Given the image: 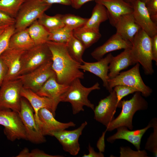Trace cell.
<instances>
[{
    "label": "cell",
    "instance_id": "cell-1",
    "mask_svg": "<svg viewBox=\"0 0 157 157\" xmlns=\"http://www.w3.org/2000/svg\"><path fill=\"white\" fill-rule=\"evenodd\" d=\"M46 43L51 53L52 68L59 83L69 85L76 78H84V74L79 68L81 64L71 56L66 44L49 40Z\"/></svg>",
    "mask_w": 157,
    "mask_h": 157
},
{
    "label": "cell",
    "instance_id": "cell-2",
    "mask_svg": "<svg viewBox=\"0 0 157 157\" xmlns=\"http://www.w3.org/2000/svg\"><path fill=\"white\" fill-rule=\"evenodd\" d=\"M100 89L98 82L87 88L82 85L80 79L76 78L71 83L67 90L60 96L59 101L70 103L74 115L84 111V106L93 110L94 105L88 99V97L92 91Z\"/></svg>",
    "mask_w": 157,
    "mask_h": 157
},
{
    "label": "cell",
    "instance_id": "cell-3",
    "mask_svg": "<svg viewBox=\"0 0 157 157\" xmlns=\"http://www.w3.org/2000/svg\"><path fill=\"white\" fill-rule=\"evenodd\" d=\"M142 96L140 92H136L130 99L121 100L122 111L106 127V131H111L122 126L132 130L133 119L135 113L138 110H146L148 108L147 102Z\"/></svg>",
    "mask_w": 157,
    "mask_h": 157
},
{
    "label": "cell",
    "instance_id": "cell-4",
    "mask_svg": "<svg viewBox=\"0 0 157 157\" xmlns=\"http://www.w3.org/2000/svg\"><path fill=\"white\" fill-rule=\"evenodd\" d=\"M132 44L130 53L132 59L141 65L146 74H152L151 37L140 29L134 36Z\"/></svg>",
    "mask_w": 157,
    "mask_h": 157
},
{
    "label": "cell",
    "instance_id": "cell-5",
    "mask_svg": "<svg viewBox=\"0 0 157 157\" xmlns=\"http://www.w3.org/2000/svg\"><path fill=\"white\" fill-rule=\"evenodd\" d=\"M51 6L41 0H26L15 18V32L26 29Z\"/></svg>",
    "mask_w": 157,
    "mask_h": 157
},
{
    "label": "cell",
    "instance_id": "cell-6",
    "mask_svg": "<svg viewBox=\"0 0 157 157\" xmlns=\"http://www.w3.org/2000/svg\"><path fill=\"white\" fill-rule=\"evenodd\" d=\"M140 64L137 63L130 69L122 72L115 77L108 80L109 93L115 86L123 85L133 88L141 92L142 96L147 97L151 95L152 90L146 85L141 77L140 71Z\"/></svg>",
    "mask_w": 157,
    "mask_h": 157
},
{
    "label": "cell",
    "instance_id": "cell-7",
    "mask_svg": "<svg viewBox=\"0 0 157 157\" xmlns=\"http://www.w3.org/2000/svg\"><path fill=\"white\" fill-rule=\"evenodd\" d=\"M21 68L17 77L34 70L52 60V55L46 43L35 45L24 50L21 57Z\"/></svg>",
    "mask_w": 157,
    "mask_h": 157
},
{
    "label": "cell",
    "instance_id": "cell-8",
    "mask_svg": "<svg viewBox=\"0 0 157 157\" xmlns=\"http://www.w3.org/2000/svg\"><path fill=\"white\" fill-rule=\"evenodd\" d=\"M23 85L19 78L4 81L0 88V110L19 112L20 109L21 91Z\"/></svg>",
    "mask_w": 157,
    "mask_h": 157
},
{
    "label": "cell",
    "instance_id": "cell-9",
    "mask_svg": "<svg viewBox=\"0 0 157 157\" xmlns=\"http://www.w3.org/2000/svg\"><path fill=\"white\" fill-rule=\"evenodd\" d=\"M34 112L28 101L22 97L18 113L26 130V140L33 143H42L46 142V139L36 123Z\"/></svg>",
    "mask_w": 157,
    "mask_h": 157
},
{
    "label": "cell",
    "instance_id": "cell-10",
    "mask_svg": "<svg viewBox=\"0 0 157 157\" xmlns=\"http://www.w3.org/2000/svg\"><path fill=\"white\" fill-rule=\"evenodd\" d=\"M0 125L4 127V133L10 140H26V130L18 112L0 110Z\"/></svg>",
    "mask_w": 157,
    "mask_h": 157
},
{
    "label": "cell",
    "instance_id": "cell-11",
    "mask_svg": "<svg viewBox=\"0 0 157 157\" xmlns=\"http://www.w3.org/2000/svg\"><path fill=\"white\" fill-rule=\"evenodd\" d=\"M52 60L25 74L20 76L19 78L24 88L31 90L35 92L38 91L51 77L56 75L51 66Z\"/></svg>",
    "mask_w": 157,
    "mask_h": 157
},
{
    "label": "cell",
    "instance_id": "cell-12",
    "mask_svg": "<svg viewBox=\"0 0 157 157\" xmlns=\"http://www.w3.org/2000/svg\"><path fill=\"white\" fill-rule=\"evenodd\" d=\"M117 103V96L113 90L105 98L101 99L93 110L94 119L106 127L115 118L114 115L117 107H121Z\"/></svg>",
    "mask_w": 157,
    "mask_h": 157
},
{
    "label": "cell",
    "instance_id": "cell-13",
    "mask_svg": "<svg viewBox=\"0 0 157 157\" xmlns=\"http://www.w3.org/2000/svg\"><path fill=\"white\" fill-rule=\"evenodd\" d=\"M87 124V122L85 121L76 129L69 131L65 129L53 132L51 133L50 135L57 139L65 151L72 155L76 156L80 149L79 138Z\"/></svg>",
    "mask_w": 157,
    "mask_h": 157
},
{
    "label": "cell",
    "instance_id": "cell-14",
    "mask_svg": "<svg viewBox=\"0 0 157 157\" xmlns=\"http://www.w3.org/2000/svg\"><path fill=\"white\" fill-rule=\"evenodd\" d=\"M40 121L39 127L44 136L50 135L52 133L63 130L75 126L72 122L63 123L57 120L51 111L46 108L40 109L38 113Z\"/></svg>",
    "mask_w": 157,
    "mask_h": 157
},
{
    "label": "cell",
    "instance_id": "cell-15",
    "mask_svg": "<svg viewBox=\"0 0 157 157\" xmlns=\"http://www.w3.org/2000/svg\"><path fill=\"white\" fill-rule=\"evenodd\" d=\"M20 94L22 97L27 100L33 108L35 119L38 126L40 121L38 113L40 109L46 108L48 109L55 116L58 104L53 100L48 97L40 96L31 90L23 87L21 90Z\"/></svg>",
    "mask_w": 157,
    "mask_h": 157
},
{
    "label": "cell",
    "instance_id": "cell-16",
    "mask_svg": "<svg viewBox=\"0 0 157 157\" xmlns=\"http://www.w3.org/2000/svg\"><path fill=\"white\" fill-rule=\"evenodd\" d=\"M136 22L151 37L157 34V24L151 19L144 3L135 0L132 3Z\"/></svg>",
    "mask_w": 157,
    "mask_h": 157
},
{
    "label": "cell",
    "instance_id": "cell-17",
    "mask_svg": "<svg viewBox=\"0 0 157 157\" xmlns=\"http://www.w3.org/2000/svg\"><path fill=\"white\" fill-rule=\"evenodd\" d=\"M96 3H100L106 8L110 24L114 26L119 18L124 15L133 13L131 3L124 0H96Z\"/></svg>",
    "mask_w": 157,
    "mask_h": 157
},
{
    "label": "cell",
    "instance_id": "cell-18",
    "mask_svg": "<svg viewBox=\"0 0 157 157\" xmlns=\"http://www.w3.org/2000/svg\"><path fill=\"white\" fill-rule=\"evenodd\" d=\"M152 127L150 121L145 127L134 131L129 130L126 126H120L116 129L117 131L115 133L107 138V141L112 143L116 140H125L133 144L137 150H139L140 149L141 140L143 136L149 129Z\"/></svg>",
    "mask_w": 157,
    "mask_h": 157
},
{
    "label": "cell",
    "instance_id": "cell-19",
    "mask_svg": "<svg viewBox=\"0 0 157 157\" xmlns=\"http://www.w3.org/2000/svg\"><path fill=\"white\" fill-rule=\"evenodd\" d=\"M24 50L8 48L0 56L8 68L4 81L17 78L21 68V57Z\"/></svg>",
    "mask_w": 157,
    "mask_h": 157
},
{
    "label": "cell",
    "instance_id": "cell-20",
    "mask_svg": "<svg viewBox=\"0 0 157 157\" xmlns=\"http://www.w3.org/2000/svg\"><path fill=\"white\" fill-rule=\"evenodd\" d=\"M113 56L110 53L105 58L96 62H88L84 61L80 65L79 68L84 71L90 72L100 78L103 81L104 86L108 90V66Z\"/></svg>",
    "mask_w": 157,
    "mask_h": 157
},
{
    "label": "cell",
    "instance_id": "cell-21",
    "mask_svg": "<svg viewBox=\"0 0 157 157\" xmlns=\"http://www.w3.org/2000/svg\"><path fill=\"white\" fill-rule=\"evenodd\" d=\"M132 47L131 42L124 40L116 33L103 44L96 48L91 54L93 58L98 60L108 53L122 49H131Z\"/></svg>",
    "mask_w": 157,
    "mask_h": 157
},
{
    "label": "cell",
    "instance_id": "cell-22",
    "mask_svg": "<svg viewBox=\"0 0 157 157\" xmlns=\"http://www.w3.org/2000/svg\"><path fill=\"white\" fill-rule=\"evenodd\" d=\"M114 27L116 28V33L124 40L131 43L135 35L141 29L136 22L133 13L121 16Z\"/></svg>",
    "mask_w": 157,
    "mask_h": 157
},
{
    "label": "cell",
    "instance_id": "cell-23",
    "mask_svg": "<svg viewBox=\"0 0 157 157\" xmlns=\"http://www.w3.org/2000/svg\"><path fill=\"white\" fill-rule=\"evenodd\" d=\"M69 86L59 83L55 75L49 79L35 93L40 96L51 98L58 104L60 97L67 90Z\"/></svg>",
    "mask_w": 157,
    "mask_h": 157
},
{
    "label": "cell",
    "instance_id": "cell-24",
    "mask_svg": "<svg viewBox=\"0 0 157 157\" xmlns=\"http://www.w3.org/2000/svg\"><path fill=\"white\" fill-rule=\"evenodd\" d=\"M131 49H124V51L115 57L113 56L108 66V74L109 79L118 75L120 72L136 63L132 59Z\"/></svg>",
    "mask_w": 157,
    "mask_h": 157
},
{
    "label": "cell",
    "instance_id": "cell-25",
    "mask_svg": "<svg viewBox=\"0 0 157 157\" xmlns=\"http://www.w3.org/2000/svg\"><path fill=\"white\" fill-rule=\"evenodd\" d=\"M108 19V12L106 8L100 3H96L90 18L88 19L83 26L78 29L99 32V28L101 24Z\"/></svg>",
    "mask_w": 157,
    "mask_h": 157
},
{
    "label": "cell",
    "instance_id": "cell-26",
    "mask_svg": "<svg viewBox=\"0 0 157 157\" xmlns=\"http://www.w3.org/2000/svg\"><path fill=\"white\" fill-rule=\"evenodd\" d=\"M35 45L26 29L15 32L11 36L8 48L26 50Z\"/></svg>",
    "mask_w": 157,
    "mask_h": 157
},
{
    "label": "cell",
    "instance_id": "cell-27",
    "mask_svg": "<svg viewBox=\"0 0 157 157\" xmlns=\"http://www.w3.org/2000/svg\"><path fill=\"white\" fill-rule=\"evenodd\" d=\"M35 45L44 44L48 41L49 33L38 20L26 28Z\"/></svg>",
    "mask_w": 157,
    "mask_h": 157
},
{
    "label": "cell",
    "instance_id": "cell-28",
    "mask_svg": "<svg viewBox=\"0 0 157 157\" xmlns=\"http://www.w3.org/2000/svg\"><path fill=\"white\" fill-rule=\"evenodd\" d=\"M66 46L71 56L76 61L82 64L84 61L82 56L86 49L83 44L73 35Z\"/></svg>",
    "mask_w": 157,
    "mask_h": 157
},
{
    "label": "cell",
    "instance_id": "cell-29",
    "mask_svg": "<svg viewBox=\"0 0 157 157\" xmlns=\"http://www.w3.org/2000/svg\"><path fill=\"white\" fill-rule=\"evenodd\" d=\"M62 15L57 14L50 16L44 13L37 20L50 33L64 26L62 20Z\"/></svg>",
    "mask_w": 157,
    "mask_h": 157
},
{
    "label": "cell",
    "instance_id": "cell-30",
    "mask_svg": "<svg viewBox=\"0 0 157 157\" xmlns=\"http://www.w3.org/2000/svg\"><path fill=\"white\" fill-rule=\"evenodd\" d=\"M73 34L83 44L86 49L97 42L101 37L99 32L79 29L74 30Z\"/></svg>",
    "mask_w": 157,
    "mask_h": 157
},
{
    "label": "cell",
    "instance_id": "cell-31",
    "mask_svg": "<svg viewBox=\"0 0 157 157\" xmlns=\"http://www.w3.org/2000/svg\"><path fill=\"white\" fill-rule=\"evenodd\" d=\"M73 31L64 26L50 33L48 40L56 43L66 44L73 35Z\"/></svg>",
    "mask_w": 157,
    "mask_h": 157
},
{
    "label": "cell",
    "instance_id": "cell-32",
    "mask_svg": "<svg viewBox=\"0 0 157 157\" xmlns=\"http://www.w3.org/2000/svg\"><path fill=\"white\" fill-rule=\"evenodd\" d=\"M26 0H0V10L16 18L21 6Z\"/></svg>",
    "mask_w": 157,
    "mask_h": 157
},
{
    "label": "cell",
    "instance_id": "cell-33",
    "mask_svg": "<svg viewBox=\"0 0 157 157\" xmlns=\"http://www.w3.org/2000/svg\"><path fill=\"white\" fill-rule=\"evenodd\" d=\"M62 18L64 26L73 31L83 26L88 19L70 14L62 15Z\"/></svg>",
    "mask_w": 157,
    "mask_h": 157
},
{
    "label": "cell",
    "instance_id": "cell-34",
    "mask_svg": "<svg viewBox=\"0 0 157 157\" xmlns=\"http://www.w3.org/2000/svg\"><path fill=\"white\" fill-rule=\"evenodd\" d=\"M152 124L153 131L150 135L146 143L144 148L157 156V119L154 118L150 121Z\"/></svg>",
    "mask_w": 157,
    "mask_h": 157
},
{
    "label": "cell",
    "instance_id": "cell-35",
    "mask_svg": "<svg viewBox=\"0 0 157 157\" xmlns=\"http://www.w3.org/2000/svg\"><path fill=\"white\" fill-rule=\"evenodd\" d=\"M15 32L14 25L6 28L0 35V56L9 47L10 38Z\"/></svg>",
    "mask_w": 157,
    "mask_h": 157
},
{
    "label": "cell",
    "instance_id": "cell-36",
    "mask_svg": "<svg viewBox=\"0 0 157 157\" xmlns=\"http://www.w3.org/2000/svg\"><path fill=\"white\" fill-rule=\"evenodd\" d=\"M113 90L115 92L117 97V103L121 105L120 101L124 97L136 92V89L131 87L123 85H118L114 87Z\"/></svg>",
    "mask_w": 157,
    "mask_h": 157
},
{
    "label": "cell",
    "instance_id": "cell-37",
    "mask_svg": "<svg viewBox=\"0 0 157 157\" xmlns=\"http://www.w3.org/2000/svg\"><path fill=\"white\" fill-rule=\"evenodd\" d=\"M120 157H148L145 150L134 151L129 147H122L120 148Z\"/></svg>",
    "mask_w": 157,
    "mask_h": 157
},
{
    "label": "cell",
    "instance_id": "cell-38",
    "mask_svg": "<svg viewBox=\"0 0 157 157\" xmlns=\"http://www.w3.org/2000/svg\"><path fill=\"white\" fill-rule=\"evenodd\" d=\"M15 19L0 10V29H5L14 25Z\"/></svg>",
    "mask_w": 157,
    "mask_h": 157
},
{
    "label": "cell",
    "instance_id": "cell-39",
    "mask_svg": "<svg viewBox=\"0 0 157 157\" xmlns=\"http://www.w3.org/2000/svg\"><path fill=\"white\" fill-rule=\"evenodd\" d=\"M145 4L151 19L157 24V0H151Z\"/></svg>",
    "mask_w": 157,
    "mask_h": 157
},
{
    "label": "cell",
    "instance_id": "cell-40",
    "mask_svg": "<svg viewBox=\"0 0 157 157\" xmlns=\"http://www.w3.org/2000/svg\"><path fill=\"white\" fill-rule=\"evenodd\" d=\"M63 156L49 155L38 149H35L29 152L28 157H62Z\"/></svg>",
    "mask_w": 157,
    "mask_h": 157
},
{
    "label": "cell",
    "instance_id": "cell-41",
    "mask_svg": "<svg viewBox=\"0 0 157 157\" xmlns=\"http://www.w3.org/2000/svg\"><path fill=\"white\" fill-rule=\"evenodd\" d=\"M7 72L8 68L6 65L0 58V88L4 81Z\"/></svg>",
    "mask_w": 157,
    "mask_h": 157
},
{
    "label": "cell",
    "instance_id": "cell-42",
    "mask_svg": "<svg viewBox=\"0 0 157 157\" xmlns=\"http://www.w3.org/2000/svg\"><path fill=\"white\" fill-rule=\"evenodd\" d=\"M151 51L153 58L157 65V34L151 37Z\"/></svg>",
    "mask_w": 157,
    "mask_h": 157
},
{
    "label": "cell",
    "instance_id": "cell-43",
    "mask_svg": "<svg viewBox=\"0 0 157 157\" xmlns=\"http://www.w3.org/2000/svg\"><path fill=\"white\" fill-rule=\"evenodd\" d=\"M89 153L88 154H84L83 157H104V155L101 152H97L95 151L94 148L89 144L88 146Z\"/></svg>",
    "mask_w": 157,
    "mask_h": 157
},
{
    "label": "cell",
    "instance_id": "cell-44",
    "mask_svg": "<svg viewBox=\"0 0 157 157\" xmlns=\"http://www.w3.org/2000/svg\"><path fill=\"white\" fill-rule=\"evenodd\" d=\"M44 2L52 5L53 4H59L66 6L71 5V0H41Z\"/></svg>",
    "mask_w": 157,
    "mask_h": 157
},
{
    "label": "cell",
    "instance_id": "cell-45",
    "mask_svg": "<svg viewBox=\"0 0 157 157\" xmlns=\"http://www.w3.org/2000/svg\"><path fill=\"white\" fill-rule=\"evenodd\" d=\"M93 0H71V5L73 8L78 9L87 2Z\"/></svg>",
    "mask_w": 157,
    "mask_h": 157
},
{
    "label": "cell",
    "instance_id": "cell-46",
    "mask_svg": "<svg viewBox=\"0 0 157 157\" xmlns=\"http://www.w3.org/2000/svg\"><path fill=\"white\" fill-rule=\"evenodd\" d=\"M106 131L103 133L102 135L99 138L97 143V147L98 148L100 152H104V151L105 144L104 141V137L106 132Z\"/></svg>",
    "mask_w": 157,
    "mask_h": 157
},
{
    "label": "cell",
    "instance_id": "cell-47",
    "mask_svg": "<svg viewBox=\"0 0 157 157\" xmlns=\"http://www.w3.org/2000/svg\"><path fill=\"white\" fill-rule=\"evenodd\" d=\"M29 152L28 149L25 148L16 157H28Z\"/></svg>",
    "mask_w": 157,
    "mask_h": 157
},
{
    "label": "cell",
    "instance_id": "cell-48",
    "mask_svg": "<svg viewBox=\"0 0 157 157\" xmlns=\"http://www.w3.org/2000/svg\"><path fill=\"white\" fill-rule=\"evenodd\" d=\"M139 1H140L142 2H143V3H144L145 4L147 3L148 2H149V1H150L151 0H138Z\"/></svg>",
    "mask_w": 157,
    "mask_h": 157
},
{
    "label": "cell",
    "instance_id": "cell-49",
    "mask_svg": "<svg viewBox=\"0 0 157 157\" xmlns=\"http://www.w3.org/2000/svg\"><path fill=\"white\" fill-rule=\"evenodd\" d=\"M127 2L131 3L135 0H124Z\"/></svg>",
    "mask_w": 157,
    "mask_h": 157
},
{
    "label": "cell",
    "instance_id": "cell-50",
    "mask_svg": "<svg viewBox=\"0 0 157 157\" xmlns=\"http://www.w3.org/2000/svg\"><path fill=\"white\" fill-rule=\"evenodd\" d=\"M5 29H0V35L3 31Z\"/></svg>",
    "mask_w": 157,
    "mask_h": 157
}]
</instances>
